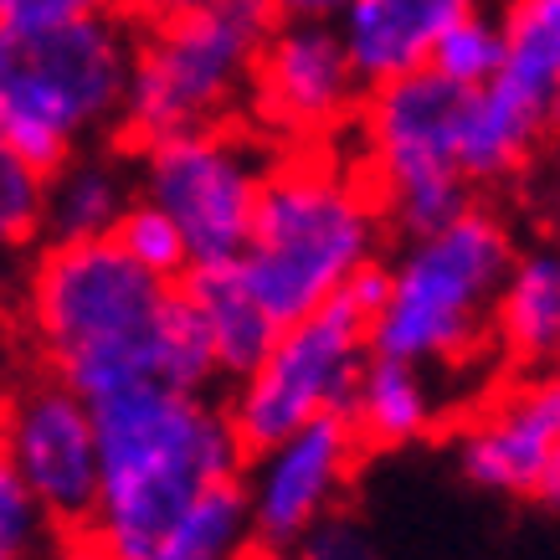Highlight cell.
<instances>
[{
  "label": "cell",
  "instance_id": "1",
  "mask_svg": "<svg viewBox=\"0 0 560 560\" xmlns=\"http://www.w3.org/2000/svg\"><path fill=\"white\" fill-rule=\"evenodd\" d=\"M93 432L98 504L88 535L114 560H144L206 489L232 483L247 463L226 407L206 390H175L160 381L98 396Z\"/></svg>",
  "mask_w": 560,
  "mask_h": 560
},
{
  "label": "cell",
  "instance_id": "2",
  "mask_svg": "<svg viewBox=\"0 0 560 560\" xmlns=\"http://www.w3.org/2000/svg\"><path fill=\"white\" fill-rule=\"evenodd\" d=\"M381 221L375 190L329 154H272L247 242L232 262L272 319L289 324L381 262Z\"/></svg>",
  "mask_w": 560,
  "mask_h": 560
},
{
  "label": "cell",
  "instance_id": "3",
  "mask_svg": "<svg viewBox=\"0 0 560 560\" xmlns=\"http://www.w3.org/2000/svg\"><path fill=\"white\" fill-rule=\"evenodd\" d=\"M175 283L129 262L114 237L47 242L26 283V324L57 381L98 401L154 381V345Z\"/></svg>",
  "mask_w": 560,
  "mask_h": 560
},
{
  "label": "cell",
  "instance_id": "4",
  "mask_svg": "<svg viewBox=\"0 0 560 560\" xmlns=\"http://www.w3.org/2000/svg\"><path fill=\"white\" fill-rule=\"evenodd\" d=\"M135 62L129 16L0 26V144L36 175L119 129Z\"/></svg>",
  "mask_w": 560,
  "mask_h": 560
},
{
  "label": "cell",
  "instance_id": "5",
  "mask_svg": "<svg viewBox=\"0 0 560 560\" xmlns=\"http://www.w3.org/2000/svg\"><path fill=\"white\" fill-rule=\"evenodd\" d=\"M514 257L510 226L463 206L453 221L407 237L396 262L381 268V304L371 319V355L422 371H468L493 345V293Z\"/></svg>",
  "mask_w": 560,
  "mask_h": 560
},
{
  "label": "cell",
  "instance_id": "6",
  "mask_svg": "<svg viewBox=\"0 0 560 560\" xmlns=\"http://www.w3.org/2000/svg\"><path fill=\"white\" fill-rule=\"evenodd\" d=\"M268 0H206L135 32L119 135L135 144L217 129L247 108L257 51L272 32Z\"/></svg>",
  "mask_w": 560,
  "mask_h": 560
},
{
  "label": "cell",
  "instance_id": "7",
  "mask_svg": "<svg viewBox=\"0 0 560 560\" xmlns=\"http://www.w3.org/2000/svg\"><path fill=\"white\" fill-rule=\"evenodd\" d=\"M375 304H381V262L350 278L329 304L278 324L262 360L247 375H237L232 407H226L247 453L314 417L345 411L360 365L371 360Z\"/></svg>",
  "mask_w": 560,
  "mask_h": 560
},
{
  "label": "cell",
  "instance_id": "8",
  "mask_svg": "<svg viewBox=\"0 0 560 560\" xmlns=\"http://www.w3.org/2000/svg\"><path fill=\"white\" fill-rule=\"evenodd\" d=\"M458 108L463 88L442 83L427 68L365 88L360 103L365 171L381 217H390L407 237L432 232L458 217L463 206H474V186L458 171Z\"/></svg>",
  "mask_w": 560,
  "mask_h": 560
},
{
  "label": "cell",
  "instance_id": "9",
  "mask_svg": "<svg viewBox=\"0 0 560 560\" xmlns=\"http://www.w3.org/2000/svg\"><path fill=\"white\" fill-rule=\"evenodd\" d=\"M268 171L272 150L262 135L217 124L139 144L135 190L180 226L196 268V262H232L242 253Z\"/></svg>",
  "mask_w": 560,
  "mask_h": 560
},
{
  "label": "cell",
  "instance_id": "10",
  "mask_svg": "<svg viewBox=\"0 0 560 560\" xmlns=\"http://www.w3.org/2000/svg\"><path fill=\"white\" fill-rule=\"evenodd\" d=\"M0 458L21 474L57 529H88L98 504L93 401L57 375H36L0 401Z\"/></svg>",
  "mask_w": 560,
  "mask_h": 560
},
{
  "label": "cell",
  "instance_id": "11",
  "mask_svg": "<svg viewBox=\"0 0 560 560\" xmlns=\"http://www.w3.org/2000/svg\"><path fill=\"white\" fill-rule=\"evenodd\" d=\"M360 103H365V83L335 21H272L247 88V108L272 139H299V144L329 139L355 119Z\"/></svg>",
  "mask_w": 560,
  "mask_h": 560
},
{
  "label": "cell",
  "instance_id": "12",
  "mask_svg": "<svg viewBox=\"0 0 560 560\" xmlns=\"http://www.w3.org/2000/svg\"><path fill=\"white\" fill-rule=\"evenodd\" d=\"M355 447L360 442L340 411L314 417V422L253 447V458L237 474L247 520H253V540L299 545V535H308L324 514H335Z\"/></svg>",
  "mask_w": 560,
  "mask_h": 560
},
{
  "label": "cell",
  "instance_id": "13",
  "mask_svg": "<svg viewBox=\"0 0 560 560\" xmlns=\"http://www.w3.org/2000/svg\"><path fill=\"white\" fill-rule=\"evenodd\" d=\"M560 447V371H535L520 386L499 390L463 427L458 468L489 493L529 499L545 463Z\"/></svg>",
  "mask_w": 560,
  "mask_h": 560
},
{
  "label": "cell",
  "instance_id": "14",
  "mask_svg": "<svg viewBox=\"0 0 560 560\" xmlns=\"http://www.w3.org/2000/svg\"><path fill=\"white\" fill-rule=\"evenodd\" d=\"M483 0H350L335 32H340L350 62H355L360 83L381 88L390 78L422 72L438 36Z\"/></svg>",
  "mask_w": 560,
  "mask_h": 560
},
{
  "label": "cell",
  "instance_id": "15",
  "mask_svg": "<svg viewBox=\"0 0 560 560\" xmlns=\"http://www.w3.org/2000/svg\"><path fill=\"white\" fill-rule=\"evenodd\" d=\"M493 345L520 371H560V247H514L493 293Z\"/></svg>",
  "mask_w": 560,
  "mask_h": 560
},
{
  "label": "cell",
  "instance_id": "16",
  "mask_svg": "<svg viewBox=\"0 0 560 560\" xmlns=\"http://www.w3.org/2000/svg\"><path fill=\"white\" fill-rule=\"evenodd\" d=\"M447 411V390H442L438 371L407 365V360L371 355L360 365L350 401H345V422L355 432V442H375V447H401V442L427 438Z\"/></svg>",
  "mask_w": 560,
  "mask_h": 560
},
{
  "label": "cell",
  "instance_id": "17",
  "mask_svg": "<svg viewBox=\"0 0 560 560\" xmlns=\"http://www.w3.org/2000/svg\"><path fill=\"white\" fill-rule=\"evenodd\" d=\"M135 175L114 154L78 150L57 171L42 175V237L47 242H98L114 237L119 217L135 201Z\"/></svg>",
  "mask_w": 560,
  "mask_h": 560
},
{
  "label": "cell",
  "instance_id": "18",
  "mask_svg": "<svg viewBox=\"0 0 560 560\" xmlns=\"http://www.w3.org/2000/svg\"><path fill=\"white\" fill-rule=\"evenodd\" d=\"M180 293L190 299L196 319H201L221 381H237V375L253 371L262 350L272 345V335H278V319L242 283L237 262H196L180 278Z\"/></svg>",
  "mask_w": 560,
  "mask_h": 560
},
{
  "label": "cell",
  "instance_id": "19",
  "mask_svg": "<svg viewBox=\"0 0 560 560\" xmlns=\"http://www.w3.org/2000/svg\"><path fill=\"white\" fill-rule=\"evenodd\" d=\"M550 129V119H540L535 108L504 93L499 83L483 88H463V108H458V171L468 186H489L504 180L525 165L540 135Z\"/></svg>",
  "mask_w": 560,
  "mask_h": 560
},
{
  "label": "cell",
  "instance_id": "20",
  "mask_svg": "<svg viewBox=\"0 0 560 560\" xmlns=\"http://www.w3.org/2000/svg\"><path fill=\"white\" fill-rule=\"evenodd\" d=\"M504 62L493 83L535 108L540 119H556L560 103V0H504L499 11Z\"/></svg>",
  "mask_w": 560,
  "mask_h": 560
},
{
  "label": "cell",
  "instance_id": "21",
  "mask_svg": "<svg viewBox=\"0 0 560 560\" xmlns=\"http://www.w3.org/2000/svg\"><path fill=\"white\" fill-rule=\"evenodd\" d=\"M253 545V520L237 478L206 489L180 520H175L144 560H242Z\"/></svg>",
  "mask_w": 560,
  "mask_h": 560
},
{
  "label": "cell",
  "instance_id": "22",
  "mask_svg": "<svg viewBox=\"0 0 560 560\" xmlns=\"http://www.w3.org/2000/svg\"><path fill=\"white\" fill-rule=\"evenodd\" d=\"M499 62H504L499 16L483 11V5H474V11H463V16L438 36V47L427 57V72H438L442 83H453V88H483L499 78Z\"/></svg>",
  "mask_w": 560,
  "mask_h": 560
},
{
  "label": "cell",
  "instance_id": "23",
  "mask_svg": "<svg viewBox=\"0 0 560 560\" xmlns=\"http://www.w3.org/2000/svg\"><path fill=\"white\" fill-rule=\"evenodd\" d=\"M154 381L175 390H211L217 375V360H211V345H206V329L196 319L190 299L175 283L171 304H165V319H160V345H154Z\"/></svg>",
  "mask_w": 560,
  "mask_h": 560
},
{
  "label": "cell",
  "instance_id": "24",
  "mask_svg": "<svg viewBox=\"0 0 560 560\" xmlns=\"http://www.w3.org/2000/svg\"><path fill=\"white\" fill-rule=\"evenodd\" d=\"M114 242H119V253L129 257V262H139V268L150 272V278H160V283H180L190 268L180 226H175L160 206L144 201V196L129 201V211H124L119 226H114Z\"/></svg>",
  "mask_w": 560,
  "mask_h": 560
},
{
  "label": "cell",
  "instance_id": "25",
  "mask_svg": "<svg viewBox=\"0 0 560 560\" xmlns=\"http://www.w3.org/2000/svg\"><path fill=\"white\" fill-rule=\"evenodd\" d=\"M51 514L36 504V493L21 474L0 458V560H42L51 550Z\"/></svg>",
  "mask_w": 560,
  "mask_h": 560
},
{
  "label": "cell",
  "instance_id": "26",
  "mask_svg": "<svg viewBox=\"0 0 560 560\" xmlns=\"http://www.w3.org/2000/svg\"><path fill=\"white\" fill-rule=\"evenodd\" d=\"M42 237V175L0 144V253Z\"/></svg>",
  "mask_w": 560,
  "mask_h": 560
},
{
  "label": "cell",
  "instance_id": "27",
  "mask_svg": "<svg viewBox=\"0 0 560 560\" xmlns=\"http://www.w3.org/2000/svg\"><path fill=\"white\" fill-rule=\"evenodd\" d=\"M293 556L299 560H375V545H371V535H365L355 520H345V514H324L308 535H299Z\"/></svg>",
  "mask_w": 560,
  "mask_h": 560
},
{
  "label": "cell",
  "instance_id": "28",
  "mask_svg": "<svg viewBox=\"0 0 560 560\" xmlns=\"http://www.w3.org/2000/svg\"><path fill=\"white\" fill-rule=\"evenodd\" d=\"M135 0H0V26H42L72 16H119Z\"/></svg>",
  "mask_w": 560,
  "mask_h": 560
},
{
  "label": "cell",
  "instance_id": "29",
  "mask_svg": "<svg viewBox=\"0 0 560 560\" xmlns=\"http://www.w3.org/2000/svg\"><path fill=\"white\" fill-rule=\"evenodd\" d=\"M350 0H268V11L278 21L283 16H304V21H335Z\"/></svg>",
  "mask_w": 560,
  "mask_h": 560
},
{
  "label": "cell",
  "instance_id": "30",
  "mask_svg": "<svg viewBox=\"0 0 560 560\" xmlns=\"http://www.w3.org/2000/svg\"><path fill=\"white\" fill-rule=\"evenodd\" d=\"M529 499H540V504H550V510H560V447L550 453V463H545L540 483H535V493Z\"/></svg>",
  "mask_w": 560,
  "mask_h": 560
},
{
  "label": "cell",
  "instance_id": "31",
  "mask_svg": "<svg viewBox=\"0 0 560 560\" xmlns=\"http://www.w3.org/2000/svg\"><path fill=\"white\" fill-rule=\"evenodd\" d=\"M51 560H114V556H108L93 535H78V540H68L62 550H51Z\"/></svg>",
  "mask_w": 560,
  "mask_h": 560
},
{
  "label": "cell",
  "instance_id": "32",
  "mask_svg": "<svg viewBox=\"0 0 560 560\" xmlns=\"http://www.w3.org/2000/svg\"><path fill=\"white\" fill-rule=\"evenodd\" d=\"M242 560H299V556H293V545H262V540H253Z\"/></svg>",
  "mask_w": 560,
  "mask_h": 560
},
{
  "label": "cell",
  "instance_id": "33",
  "mask_svg": "<svg viewBox=\"0 0 560 560\" xmlns=\"http://www.w3.org/2000/svg\"><path fill=\"white\" fill-rule=\"evenodd\" d=\"M150 5V16H165V11H190V5H206V0H139Z\"/></svg>",
  "mask_w": 560,
  "mask_h": 560
},
{
  "label": "cell",
  "instance_id": "34",
  "mask_svg": "<svg viewBox=\"0 0 560 560\" xmlns=\"http://www.w3.org/2000/svg\"><path fill=\"white\" fill-rule=\"evenodd\" d=\"M550 124H560V103H556V119H550Z\"/></svg>",
  "mask_w": 560,
  "mask_h": 560
}]
</instances>
